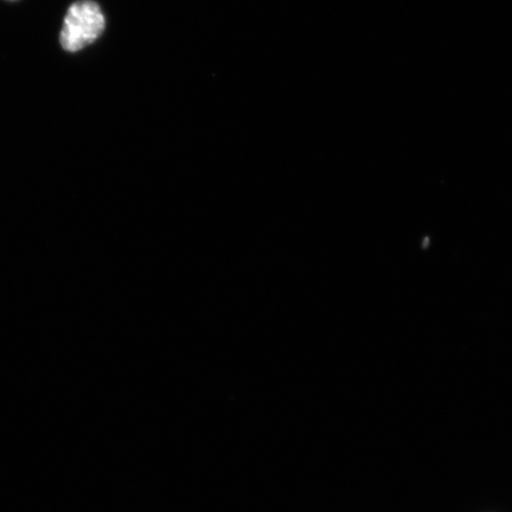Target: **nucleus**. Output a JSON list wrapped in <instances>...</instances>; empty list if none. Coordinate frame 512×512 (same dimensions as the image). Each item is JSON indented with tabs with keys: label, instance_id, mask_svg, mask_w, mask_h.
Listing matches in <instances>:
<instances>
[{
	"label": "nucleus",
	"instance_id": "obj_1",
	"mask_svg": "<svg viewBox=\"0 0 512 512\" xmlns=\"http://www.w3.org/2000/svg\"><path fill=\"white\" fill-rule=\"evenodd\" d=\"M105 16L92 0H81L70 6L60 35L61 46L76 53L91 46L105 30Z\"/></svg>",
	"mask_w": 512,
	"mask_h": 512
}]
</instances>
